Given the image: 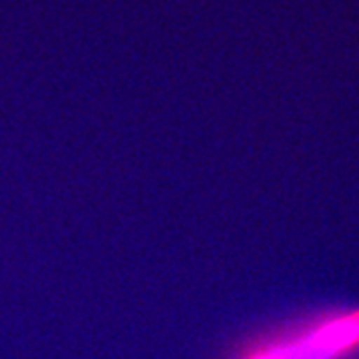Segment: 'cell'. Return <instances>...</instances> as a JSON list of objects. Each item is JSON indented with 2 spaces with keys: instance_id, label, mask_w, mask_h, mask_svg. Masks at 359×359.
I'll use <instances>...</instances> for the list:
<instances>
[{
  "instance_id": "obj_1",
  "label": "cell",
  "mask_w": 359,
  "mask_h": 359,
  "mask_svg": "<svg viewBox=\"0 0 359 359\" xmlns=\"http://www.w3.org/2000/svg\"><path fill=\"white\" fill-rule=\"evenodd\" d=\"M231 359H359V309L304 313L245 341Z\"/></svg>"
}]
</instances>
